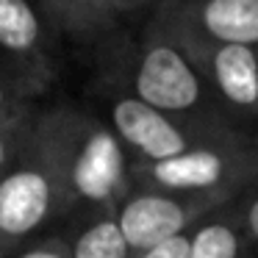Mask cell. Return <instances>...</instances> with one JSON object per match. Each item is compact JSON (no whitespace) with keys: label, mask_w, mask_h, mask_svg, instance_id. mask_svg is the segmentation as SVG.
Returning <instances> with one entry per match:
<instances>
[{"label":"cell","mask_w":258,"mask_h":258,"mask_svg":"<svg viewBox=\"0 0 258 258\" xmlns=\"http://www.w3.org/2000/svg\"><path fill=\"white\" fill-rule=\"evenodd\" d=\"M39 108H42L39 103H28V106H20L14 111H9L6 117H0V178L9 172V167L23 153Z\"/></svg>","instance_id":"cell-13"},{"label":"cell","mask_w":258,"mask_h":258,"mask_svg":"<svg viewBox=\"0 0 258 258\" xmlns=\"http://www.w3.org/2000/svg\"><path fill=\"white\" fill-rule=\"evenodd\" d=\"M255 56H258V47H255Z\"/></svg>","instance_id":"cell-19"},{"label":"cell","mask_w":258,"mask_h":258,"mask_svg":"<svg viewBox=\"0 0 258 258\" xmlns=\"http://www.w3.org/2000/svg\"><path fill=\"white\" fill-rule=\"evenodd\" d=\"M189 258H258L236 200L214 208L189 230Z\"/></svg>","instance_id":"cell-11"},{"label":"cell","mask_w":258,"mask_h":258,"mask_svg":"<svg viewBox=\"0 0 258 258\" xmlns=\"http://www.w3.org/2000/svg\"><path fill=\"white\" fill-rule=\"evenodd\" d=\"M67 222L61 108L42 106L17 161L0 178V258Z\"/></svg>","instance_id":"cell-2"},{"label":"cell","mask_w":258,"mask_h":258,"mask_svg":"<svg viewBox=\"0 0 258 258\" xmlns=\"http://www.w3.org/2000/svg\"><path fill=\"white\" fill-rule=\"evenodd\" d=\"M64 42L45 0H0V58L36 78L45 89L61 75Z\"/></svg>","instance_id":"cell-8"},{"label":"cell","mask_w":258,"mask_h":258,"mask_svg":"<svg viewBox=\"0 0 258 258\" xmlns=\"http://www.w3.org/2000/svg\"><path fill=\"white\" fill-rule=\"evenodd\" d=\"M134 180L236 200L258 189V131L236 128L167 161H134Z\"/></svg>","instance_id":"cell-4"},{"label":"cell","mask_w":258,"mask_h":258,"mask_svg":"<svg viewBox=\"0 0 258 258\" xmlns=\"http://www.w3.org/2000/svg\"><path fill=\"white\" fill-rule=\"evenodd\" d=\"M236 208H239L241 225H244L247 236H250L252 247H255V252H258V189L236 197Z\"/></svg>","instance_id":"cell-16"},{"label":"cell","mask_w":258,"mask_h":258,"mask_svg":"<svg viewBox=\"0 0 258 258\" xmlns=\"http://www.w3.org/2000/svg\"><path fill=\"white\" fill-rule=\"evenodd\" d=\"M158 0H111L114 12L119 17H131V14H139V12H153Z\"/></svg>","instance_id":"cell-18"},{"label":"cell","mask_w":258,"mask_h":258,"mask_svg":"<svg viewBox=\"0 0 258 258\" xmlns=\"http://www.w3.org/2000/svg\"><path fill=\"white\" fill-rule=\"evenodd\" d=\"M153 14L206 39L258 47V0H158Z\"/></svg>","instance_id":"cell-9"},{"label":"cell","mask_w":258,"mask_h":258,"mask_svg":"<svg viewBox=\"0 0 258 258\" xmlns=\"http://www.w3.org/2000/svg\"><path fill=\"white\" fill-rule=\"evenodd\" d=\"M100 53L106 58L100 81L122 86L147 106L167 111L172 117L197 119V122L244 125L214 97L191 58L150 17L139 39L128 45H117L114 39Z\"/></svg>","instance_id":"cell-1"},{"label":"cell","mask_w":258,"mask_h":258,"mask_svg":"<svg viewBox=\"0 0 258 258\" xmlns=\"http://www.w3.org/2000/svg\"><path fill=\"white\" fill-rule=\"evenodd\" d=\"M12 258H73V241L67 230H50L20 247Z\"/></svg>","instance_id":"cell-15"},{"label":"cell","mask_w":258,"mask_h":258,"mask_svg":"<svg viewBox=\"0 0 258 258\" xmlns=\"http://www.w3.org/2000/svg\"><path fill=\"white\" fill-rule=\"evenodd\" d=\"M150 20L178 42V47L200 70L203 81L214 92V97L239 122H244L247 128H250V122L258 125V56H255V47L225 45V42L206 39L197 31L186 28L180 23H172L167 17H158L153 12H150Z\"/></svg>","instance_id":"cell-6"},{"label":"cell","mask_w":258,"mask_h":258,"mask_svg":"<svg viewBox=\"0 0 258 258\" xmlns=\"http://www.w3.org/2000/svg\"><path fill=\"white\" fill-rule=\"evenodd\" d=\"M64 39L78 47L103 50L119 36V14L111 0H45Z\"/></svg>","instance_id":"cell-10"},{"label":"cell","mask_w":258,"mask_h":258,"mask_svg":"<svg viewBox=\"0 0 258 258\" xmlns=\"http://www.w3.org/2000/svg\"><path fill=\"white\" fill-rule=\"evenodd\" d=\"M225 203L230 200L217 195H191V191L134 183L131 195L117 208V222L131 252L139 255L161 241L189 233L203 217H208Z\"/></svg>","instance_id":"cell-7"},{"label":"cell","mask_w":258,"mask_h":258,"mask_svg":"<svg viewBox=\"0 0 258 258\" xmlns=\"http://www.w3.org/2000/svg\"><path fill=\"white\" fill-rule=\"evenodd\" d=\"M61 161L67 183V222L95 214H117L134 189V156L106 117L58 103Z\"/></svg>","instance_id":"cell-3"},{"label":"cell","mask_w":258,"mask_h":258,"mask_svg":"<svg viewBox=\"0 0 258 258\" xmlns=\"http://www.w3.org/2000/svg\"><path fill=\"white\" fill-rule=\"evenodd\" d=\"M73 241V258H134L117 214H95V217L73 219L64 228Z\"/></svg>","instance_id":"cell-12"},{"label":"cell","mask_w":258,"mask_h":258,"mask_svg":"<svg viewBox=\"0 0 258 258\" xmlns=\"http://www.w3.org/2000/svg\"><path fill=\"white\" fill-rule=\"evenodd\" d=\"M103 100H106L103 106H106L108 125L117 131L134 161H167L222 134L244 128V125H219L172 117V114L142 103L122 86L106 84V81H103Z\"/></svg>","instance_id":"cell-5"},{"label":"cell","mask_w":258,"mask_h":258,"mask_svg":"<svg viewBox=\"0 0 258 258\" xmlns=\"http://www.w3.org/2000/svg\"><path fill=\"white\" fill-rule=\"evenodd\" d=\"M47 95V89L36 78L25 75L23 70L12 67L9 61L0 58V117L28 103H39Z\"/></svg>","instance_id":"cell-14"},{"label":"cell","mask_w":258,"mask_h":258,"mask_svg":"<svg viewBox=\"0 0 258 258\" xmlns=\"http://www.w3.org/2000/svg\"><path fill=\"white\" fill-rule=\"evenodd\" d=\"M134 258H189V233L175 236L169 241H161V244L150 247V250L139 252Z\"/></svg>","instance_id":"cell-17"}]
</instances>
